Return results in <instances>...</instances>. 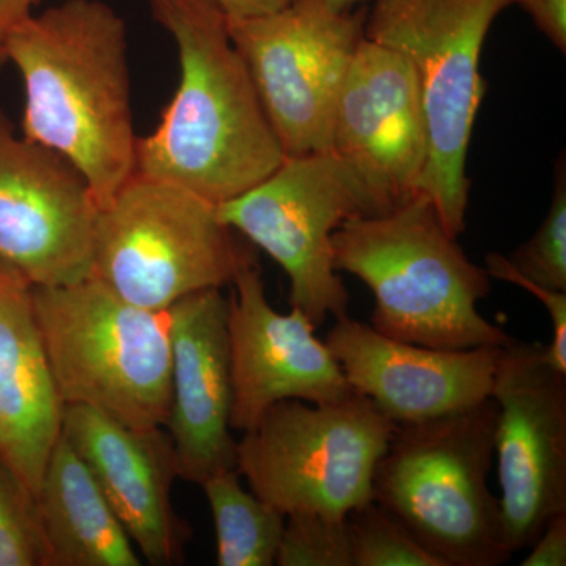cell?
Returning a JSON list of instances; mask_svg holds the SVG:
<instances>
[{
	"label": "cell",
	"instance_id": "obj_1",
	"mask_svg": "<svg viewBox=\"0 0 566 566\" xmlns=\"http://www.w3.org/2000/svg\"><path fill=\"white\" fill-rule=\"evenodd\" d=\"M7 61L24 85L22 136L65 156L104 207L136 174L125 21L102 0H65L10 33Z\"/></svg>",
	"mask_w": 566,
	"mask_h": 566
},
{
	"label": "cell",
	"instance_id": "obj_2",
	"mask_svg": "<svg viewBox=\"0 0 566 566\" xmlns=\"http://www.w3.org/2000/svg\"><path fill=\"white\" fill-rule=\"evenodd\" d=\"M172 35L180 82L155 132L137 139L136 174L229 202L285 159L216 0H150Z\"/></svg>",
	"mask_w": 566,
	"mask_h": 566
},
{
	"label": "cell",
	"instance_id": "obj_3",
	"mask_svg": "<svg viewBox=\"0 0 566 566\" xmlns=\"http://www.w3.org/2000/svg\"><path fill=\"white\" fill-rule=\"evenodd\" d=\"M333 252L335 270L374 293L370 326L379 334L436 349L513 340L479 312L491 292L485 268L469 260L422 193L392 211L348 219L334 232Z\"/></svg>",
	"mask_w": 566,
	"mask_h": 566
},
{
	"label": "cell",
	"instance_id": "obj_4",
	"mask_svg": "<svg viewBox=\"0 0 566 566\" xmlns=\"http://www.w3.org/2000/svg\"><path fill=\"white\" fill-rule=\"evenodd\" d=\"M493 398L422 422L397 424L376 464L374 501L444 566H499L505 543L494 461Z\"/></svg>",
	"mask_w": 566,
	"mask_h": 566
},
{
	"label": "cell",
	"instance_id": "obj_5",
	"mask_svg": "<svg viewBox=\"0 0 566 566\" xmlns=\"http://www.w3.org/2000/svg\"><path fill=\"white\" fill-rule=\"evenodd\" d=\"M33 311L63 406L82 405L137 430L170 412L167 312L137 307L98 279L32 286Z\"/></svg>",
	"mask_w": 566,
	"mask_h": 566
},
{
	"label": "cell",
	"instance_id": "obj_6",
	"mask_svg": "<svg viewBox=\"0 0 566 566\" xmlns=\"http://www.w3.org/2000/svg\"><path fill=\"white\" fill-rule=\"evenodd\" d=\"M513 0H371L365 39L403 54L416 71L428 158L419 193L447 232L465 229V174L476 114L486 95L480 59L491 25Z\"/></svg>",
	"mask_w": 566,
	"mask_h": 566
},
{
	"label": "cell",
	"instance_id": "obj_7",
	"mask_svg": "<svg viewBox=\"0 0 566 566\" xmlns=\"http://www.w3.org/2000/svg\"><path fill=\"white\" fill-rule=\"evenodd\" d=\"M196 192L134 174L98 208L92 275L122 300L167 312L182 297L222 290L253 253Z\"/></svg>",
	"mask_w": 566,
	"mask_h": 566
},
{
	"label": "cell",
	"instance_id": "obj_8",
	"mask_svg": "<svg viewBox=\"0 0 566 566\" xmlns=\"http://www.w3.org/2000/svg\"><path fill=\"white\" fill-rule=\"evenodd\" d=\"M395 427L356 392L335 403L281 401L237 442V469L282 515L346 517L374 501L376 464Z\"/></svg>",
	"mask_w": 566,
	"mask_h": 566
},
{
	"label": "cell",
	"instance_id": "obj_9",
	"mask_svg": "<svg viewBox=\"0 0 566 566\" xmlns=\"http://www.w3.org/2000/svg\"><path fill=\"white\" fill-rule=\"evenodd\" d=\"M218 214L285 271L290 305L315 327L329 316L348 315L349 293L334 264V232L348 219L381 211L367 182L340 156H285L270 177L218 205Z\"/></svg>",
	"mask_w": 566,
	"mask_h": 566
},
{
	"label": "cell",
	"instance_id": "obj_10",
	"mask_svg": "<svg viewBox=\"0 0 566 566\" xmlns=\"http://www.w3.org/2000/svg\"><path fill=\"white\" fill-rule=\"evenodd\" d=\"M367 6L334 11L326 0H290L256 17L230 18V39L285 156L331 151L335 106L364 40Z\"/></svg>",
	"mask_w": 566,
	"mask_h": 566
},
{
	"label": "cell",
	"instance_id": "obj_11",
	"mask_svg": "<svg viewBox=\"0 0 566 566\" xmlns=\"http://www.w3.org/2000/svg\"><path fill=\"white\" fill-rule=\"evenodd\" d=\"M491 398L499 501L506 547L515 554L566 513V375L546 363L545 345L513 338L499 354Z\"/></svg>",
	"mask_w": 566,
	"mask_h": 566
},
{
	"label": "cell",
	"instance_id": "obj_12",
	"mask_svg": "<svg viewBox=\"0 0 566 566\" xmlns=\"http://www.w3.org/2000/svg\"><path fill=\"white\" fill-rule=\"evenodd\" d=\"M96 212L84 175L0 107V262L32 286L91 277Z\"/></svg>",
	"mask_w": 566,
	"mask_h": 566
},
{
	"label": "cell",
	"instance_id": "obj_13",
	"mask_svg": "<svg viewBox=\"0 0 566 566\" xmlns=\"http://www.w3.org/2000/svg\"><path fill=\"white\" fill-rule=\"evenodd\" d=\"M227 337L232 375L230 427L245 433L285 400L335 403L352 397L340 364L300 308L281 314L270 304L255 256L230 283Z\"/></svg>",
	"mask_w": 566,
	"mask_h": 566
},
{
	"label": "cell",
	"instance_id": "obj_14",
	"mask_svg": "<svg viewBox=\"0 0 566 566\" xmlns=\"http://www.w3.org/2000/svg\"><path fill=\"white\" fill-rule=\"evenodd\" d=\"M331 151L364 178L381 214L419 193L427 125L416 71L403 54L364 36L335 106Z\"/></svg>",
	"mask_w": 566,
	"mask_h": 566
},
{
	"label": "cell",
	"instance_id": "obj_15",
	"mask_svg": "<svg viewBox=\"0 0 566 566\" xmlns=\"http://www.w3.org/2000/svg\"><path fill=\"white\" fill-rule=\"evenodd\" d=\"M324 344L354 392L395 424L422 422L485 401L504 345L436 349L395 340L348 315L335 319Z\"/></svg>",
	"mask_w": 566,
	"mask_h": 566
},
{
	"label": "cell",
	"instance_id": "obj_16",
	"mask_svg": "<svg viewBox=\"0 0 566 566\" xmlns=\"http://www.w3.org/2000/svg\"><path fill=\"white\" fill-rule=\"evenodd\" d=\"M62 434L91 469L144 564L181 562L191 527L174 509L180 471L166 428L137 430L88 406L65 405Z\"/></svg>",
	"mask_w": 566,
	"mask_h": 566
},
{
	"label": "cell",
	"instance_id": "obj_17",
	"mask_svg": "<svg viewBox=\"0 0 566 566\" xmlns=\"http://www.w3.org/2000/svg\"><path fill=\"white\" fill-rule=\"evenodd\" d=\"M227 311L218 289L182 297L167 311L172 398L164 428L180 479L199 486L214 472L237 468Z\"/></svg>",
	"mask_w": 566,
	"mask_h": 566
},
{
	"label": "cell",
	"instance_id": "obj_18",
	"mask_svg": "<svg viewBox=\"0 0 566 566\" xmlns=\"http://www.w3.org/2000/svg\"><path fill=\"white\" fill-rule=\"evenodd\" d=\"M62 415L33 311L32 285L0 262V460L32 497L61 438Z\"/></svg>",
	"mask_w": 566,
	"mask_h": 566
},
{
	"label": "cell",
	"instance_id": "obj_19",
	"mask_svg": "<svg viewBox=\"0 0 566 566\" xmlns=\"http://www.w3.org/2000/svg\"><path fill=\"white\" fill-rule=\"evenodd\" d=\"M33 509L46 566L144 565L91 469L63 434L44 465Z\"/></svg>",
	"mask_w": 566,
	"mask_h": 566
},
{
	"label": "cell",
	"instance_id": "obj_20",
	"mask_svg": "<svg viewBox=\"0 0 566 566\" xmlns=\"http://www.w3.org/2000/svg\"><path fill=\"white\" fill-rule=\"evenodd\" d=\"M200 486L214 521L218 565H275L286 516L244 490L237 468L214 472Z\"/></svg>",
	"mask_w": 566,
	"mask_h": 566
},
{
	"label": "cell",
	"instance_id": "obj_21",
	"mask_svg": "<svg viewBox=\"0 0 566 566\" xmlns=\"http://www.w3.org/2000/svg\"><path fill=\"white\" fill-rule=\"evenodd\" d=\"M346 520L353 566H444L375 501L353 510Z\"/></svg>",
	"mask_w": 566,
	"mask_h": 566
},
{
	"label": "cell",
	"instance_id": "obj_22",
	"mask_svg": "<svg viewBox=\"0 0 566 566\" xmlns=\"http://www.w3.org/2000/svg\"><path fill=\"white\" fill-rule=\"evenodd\" d=\"M506 262L517 274L545 289L566 292V166L558 158L549 211L534 237L521 244Z\"/></svg>",
	"mask_w": 566,
	"mask_h": 566
},
{
	"label": "cell",
	"instance_id": "obj_23",
	"mask_svg": "<svg viewBox=\"0 0 566 566\" xmlns=\"http://www.w3.org/2000/svg\"><path fill=\"white\" fill-rule=\"evenodd\" d=\"M275 565L353 566L348 520L316 513L286 516Z\"/></svg>",
	"mask_w": 566,
	"mask_h": 566
},
{
	"label": "cell",
	"instance_id": "obj_24",
	"mask_svg": "<svg viewBox=\"0 0 566 566\" xmlns=\"http://www.w3.org/2000/svg\"><path fill=\"white\" fill-rule=\"evenodd\" d=\"M0 566H46L33 497L0 460Z\"/></svg>",
	"mask_w": 566,
	"mask_h": 566
},
{
	"label": "cell",
	"instance_id": "obj_25",
	"mask_svg": "<svg viewBox=\"0 0 566 566\" xmlns=\"http://www.w3.org/2000/svg\"><path fill=\"white\" fill-rule=\"evenodd\" d=\"M485 270L490 277L513 283V285L534 294L536 300L545 305L551 323H553V338H551L549 345H545V359L558 374L566 375V292L545 289V286L517 274L502 253H488Z\"/></svg>",
	"mask_w": 566,
	"mask_h": 566
},
{
	"label": "cell",
	"instance_id": "obj_26",
	"mask_svg": "<svg viewBox=\"0 0 566 566\" xmlns=\"http://www.w3.org/2000/svg\"><path fill=\"white\" fill-rule=\"evenodd\" d=\"M562 54L566 52V0H513Z\"/></svg>",
	"mask_w": 566,
	"mask_h": 566
},
{
	"label": "cell",
	"instance_id": "obj_27",
	"mask_svg": "<svg viewBox=\"0 0 566 566\" xmlns=\"http://www.w3.org/2000/svg\"><path fill=\"white\" fill-rule=\"evenodd\" d=\"M566 565V513L551 517L521 566Z\"/></svg>",
	"mask_w": 566,
	"mask_h": 566
},
{
	"label": "cell",
	"instance_id": "obj_28",
	"mask_svg": "<svg viewBox=\"0 0 566 566\" xmlns=\"http://www.w3.org/2000/svg\"><path fill=\"white\" fill-rule=\"evenodd\" d=\"M40 0H0V70L9 63L7 61V40L10 33L32 17L33 9Z\"/></svg>",
	"mask_w": 566,
	"mask_h": 566
},
{
	"label": "cell",
	"instance_id": "obj_29",
	"mask_svg": "<svg viewBox=\"0 0 566 566\" xmlns=\"http://www.w3.org/2000/svg\"><path fill=\"white\" fill-rule=\"evenodd\" d=\"M227 17L245 18L282 9L290 0H216Z\"/></svg>",
	"mask_w": 566,
	"mask_h": 566
},
{
	"label": "cell",
	"instance_id": "obj_30",
	"mask_svg": "<svg viewBox=\"0 0 566 566\" xmlns=\"http://www.w3.org/2000/svg\"><path fill=\"white\" fill-rule=\"evenodd\" d=\"M326 2L334 11L345 13V11H353L367 6L370 0H326Z\"/></svg>",
	"mask_w": 566,
	"mask_h": 566
},
{
	"label": "cell",
	"instance_id": "obj_31",
	"mask_svg": "<svg viewBox=\"0 0 566 566\" xmlns=\"http://www.w3.org/2000/svg\"><path fill=\"white\" fill-rule=\"evenodd\" d=\"M0 444H2V420H0Z\"/></svg>",
	"mask_w": 566,
	"mask_h": 566
}]
</instances>
